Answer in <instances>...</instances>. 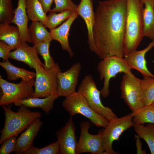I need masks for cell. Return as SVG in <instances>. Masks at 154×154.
<instances>
[{
	"instance_id": "6da1fadb",
	"label": "cell",
	"mask_w": 154,
	"mask_h": 154,
	"mask_svg": "<svg viewBox=\"0 0 154 154\" xmlns=\"http://www.w3.org/2000/svg\"><path fill=\"white\" fill-rule=\"evenodd\" d=\"M127 0L100 1L92 29L94 52L102 59L112 56L124 57Z\"/></svg>"
},
{
	"instance_id": "7a4b0ae2",
	"label": "cell",
	"mask_w": 154,
	"mask_h": 154,
	"mask_svg": "<svg viewBox=\"0 0 154 154\" xmlns=\"http://www.w3.org/2000/svg\"><path fill=\"white\" fill-rule=\"evenodd\" d=\"M127 7L124 56L136 50L144 37L143 3L141 0H127Z\"/></svg>"
},
{
	"instance_id": "3957f363",
	"label": "cell",
	"mask_w": 154,
	"mask_h": 154,
	"mask_svg": "<svg viewBox=\"0 0 154 154\" xmlns=\"http://www.w3.org/2000/svg\"><path fill=\"white\" fill-rule=\"evenodd\" d=\"M2 106L5 121L1 131L0 144L9 137L17 136L36 119L42 117L39 112L31 111L23 106H20L17 112L11 110V105Z\"/></svg>"
},
{
	"instance_id": "277c9868",
	"label": "cell",
	"mask_w": 154,
	"mask_h": 154,
	"mask_svg": "<svg viewBox=\"0 0 154 154\" xmlns=\"http://www.w3.org/2000/svg\"><path fill=\"white\" fill-rule=\"evenodd\" d=\"M62 105L70 116L80 114L97 127L104 128L108 123V120L90 107L84 97L78 92H75L66 97Z\"/></svg>"
},
{
	"instance_id": "5b68a950",
	"label": "cell",
	"mask_w": 154,
	"mask_h": 154,
	"mask_svg": "<svg viewBox=\"0 0 154 154\" xmlns=\"http://www.w3.org/2000/svg\"><path fill=\"white\" fill-rule=\"evenodd\" d=\"M131 69L124 57L112 56L102 59L98 65L97 70L100 79H104L103 86L100 91L102 96L106 98L109 96L110 82L111 78L116 77L119 73H131Z\"/></svg>"
},
{
	"instance_id": "8992f818",
	"label": "cell",
	"mask_w": 154,
	"mask_h": 154,
	"mask_svg": "<svg viewBox=\"0 0 154 154\" xmlns=\"http://www.w3.org/2000/svg\"><path fill=\"white\" fill-rule=\"evenodd\" d=\"M35 80L34 78L28 82L22 80L18 83H11L2 78L0 75V86L2 92L0 105L7 106L33 97Z\"/></svg>"
},
{
	"instance_id": "52a82bcc",
	"label": "cell",
	"mask_w": 154,
	"mask_h": 154,
	"mask_svg": "<svg viewBox=\"0 0 154 154\" xmlns=\"http://www.w3.org/2000/svg\"><path fill=\"white\" fill-rule=\"evenodd\" d=\"M78 92L84 97L94 110L109 121L118 117L111 108L102 104L100 97L101 91L97 89L91 75H87L85 76L80 85Z\"/></svg>"
},
{
	"instance_id": "ba28073f",
	"label": "cell",
	"mask_w": 154,
	"mask_h": 154,
	"mask_svg": "<svg viewBox=\"0 0 154 154\" xmlns=\"http://www.w3.org/2000/svg\"><path fill=\"white\" fill-rule=\"evenodd\" d=\"M36 77L33 97L44 98L57 93V75L61 71L59 65L52 69H46L37 65L35 67Z\"/></svg>"
},
{
	"instance_id": "9c48e42d",
	"label": "cell",
	"mask_w": 154,
	"mask_h": 154,
	"mask_svg": "<svg viewBox=\"0 0 154 154\" xmlns=\"http://www.w3.org/2000/svg\"><path fill=\"white\" fill-rule=\"evenodd\" d=\"M131 113L120 117L112 119L109 121L104 129L102 145L106 154H118L113 149L112 145L114 141L119 140L122 133L131 127L133 123Z\"/></svg>"
},
{
	"instance_id": "30bf717a",
	"label": "cell",
	"mask_w": 154,
	"mask_h": 154,
	"mask_svg": "<svg viewBox=\"0 0 154 154\" xmlns=\"http://www.w3.org/2000/svg\"><path fill=\"white\" fill-rule=\"evenodd\" d=\"M121 97L132 112L144 105L142 97L141 79L132 73H125L121 81Z\"/></svg>"
},
{
	"instance_id": "8fae6325",
	"label": "cell",
	"mask_w": 154,
	"mask_h": 154,
	"mask_svg": "<svg viewBox=\"0 0 154 154\" xmlns=\"http://www.w3.org/2000/svg\"><path fill=\"white\" fill-rule=\"evenodd\" d=\"M80 125V135L76 147V154L88 152L92 154H106L102 145L104 129L99 130L97 134L93 135L88 131L91 125L89 121H82Z\"/></svg>"
},
{
	"instance_id": "7c38bea8",
	"label": "cell",
	"mask_w": 154,
	"mask_h": 154,
	"mask_svg": "<svg viewBox=\"0 0 154 154\" xmlns=\"http://www.w3.org/2000/svg\"><path fill=\"white\" fill-rule=\"evenodd\" d=\"M81 68L80 63L73 64L66 71L58 73L57 93L59 96L65 97L75 91L80 72Z\"/></svg>"
},
{
	"instance_id": "4fadbf2b",
	"label": "cell",
	"mask_w": 154,
	"mask_h": 154,
	"mask_svg": "<svg viewBox=\"0 0 154 154\" xmlns=\"http://www.w3.org/2000/svg\"><path fill=\"white\" fill-rule=\"evenodd\" d=\"M76 127L70 116L64 126L56 132L61 154H76L78 143L75 133Z\"/></svg>"
},
{
	"instance_id": "5bb4252c",
	"label": "cell",
	"mask_w": 154,
	"mask_h": 154,
	"mask_svg": "<svg viewBox=\"0 0 154 154\" xmlns=\"http://www.w3.org/2000/svg\"><path fill=\"white\" fill-rule=\"evenodd\" d=\"M35 47L29 45L27 42H22L15 50L10 52L9 58L23 62L31 68L35 69L37 65L45 68L44 64L39 59Z\"/></svg>"
},
{
	"instance_id": "9a60e30c",
	"label": "cell",
	"mask_w": 154,
	"mask_h": 154,
	"mask_svg": "<svg viewBox=\"0 0 154 154\" xmlns=\"http://www.w3.org/2000/svg\"><path fill=\"white\" fill-rule=\"evenodd\" d=\"M154 47V39L145 48L141 50H136L125 56L126 61L132 68L141 73L143 77H151L154 78V75L148 70L147 66L145 55L147 52Z\"/></svg>"
},
{
	"instance_id": "2e32d148",
	"label": "cell",
	"mask_w": 154,
	"mask_h": 154,
	"mask_svg": "<svg viewBox=\"0 0 154 154\" xmlns=\"http://www.w3.org/2000/svg\"><path fill=\"white\" fill-rule=\"evenodd\" d=\"M43 123V122L39 118L29 125L17 139L14 151L17 153L23 154L29 149L33 145V141Z\"/></svg>"
},
{
	"instance_id": "e0dca14e",
	"label": "cell",
	"mask_w": 154,
	"mask_h": 154,
	"mask_svg": "<svg viewBox=\"0 0 154 154\" xmlns=\"http://www.w3.org/2000/svg\"><path fill=\"white\" fill-rule=\"evenodd\" d=\"M76 13L84 20L86 25L88 34V43L89 48L94 52L95 47L93 36L92 29L95 18V13L92 0H81L76 9Z\"/></svg>"
},
{
	"instance_id": "ac0fdd59",
	"label": "cell",
	"mask_w": 154,
	"mask_h": 154,
	"mask_svg": "<svg viewBox=\"0 0 154 154\" xmlns=\"http://www.w3.org/2000/svg\"><path fill=\"white\" fill-rule=\"evenodd\" d=\"M78 14L74 12L59 27L50 29V33L52 40H57L60 44L62 49L66 50L72 57L74 54L69 44V32L74 21L78 17Z\"/></svg>"
},
{
	"instance_id": "d6986e66",
	"label": "cell",
	"mask_w": 154,
	"mask_h": 154,
	"mask_svg": "<svg viewBox=\"0 0 154 154\" xmlns=\"http://www.w3.org/2000/svg\"><path fill=\"white\" fill-rule=\"evenodd\" d=\"M26 0H18L17 6L14 10V17L12 23L18 27L22 42H27L32 43L28 27L29 20L26 7Z\"/></svg>"
},
{
	"instance_id": "ffe728a7",
	"label": "cell",
	"mask_w": 154,
	"mask_h": 154,
	"mask_svg": "<svg viewBox=\"0 0 154 154\" xmlns=\"http://www.w3.org/2000/svg\"><path fill=\"white\" fill-rule=\"evenodd\" d=\"M59 97L58 94L56 93L44 98L30 97L14 104L17 106H23L27 108H39L47 114L52 109L54 102Z\"/></svg>"
},
{
	"instance_id": "44dd1931",
	"label": "cell",
	"mask_w": 154,
	"mask_h": 154,
	"mask_svg": "<svg viewBox=\"0 0 154 154\" xmlns=\"http://www.w3.org/2000/svg\"><path fill=\"white\" fill-rule=\"evenodd\" d=\"M0 40L9 45L12 50L17 48L22 42L17 27L7 23H0Z\"/></svg>"
},
{
	"instance_id": "7402d4cb",
	"label": "cell",
	"mask_w": 154,
	"mask_h": 154,
	"mask_svg": "<svg viewBox=\"0 0 154 154\" xmlns=\"http://www.w3.org/2000/svg\"><path fill=\"white\" fill-rule=\"evenodd\" d=\"M145 5L143 12V36L154 39V3L152 0H141Z\"/></svg>"
},
{
	"instance_id": "603a6c76",
	"label": "cell",
	"mask_w": 154,
	"mask_h": 154,
	"mask_svg": "<svg viewBox=\"0 0 154 154\" xmlns=\"http://www.w3.org/2000/svg\"><path fill=\"white\" fill-rule=\"evenodd\" d=\"M0 65L6 71L8 80H14L20 78L22 80L28 82L35 78V72L16 67L12 64L8 60L0 62Z\"/></svg>"
},
{
	"instance_id": "cb8c5ba5",
	"label": "cell",
	"mask_w": 154,
	"mask_h": 154,
	"mask_svg": "<svg viewBox=\"0 0 154 154\" xmlns=\"http://www.w3.org/2000/svg\"><path fill=\"white\" fill-rule=\"evenodd\" d=\"M39 21H32L28 27L29 35L33 45L42 42H50L52 40L50 32Z\"/></svg>"
},
{
	"instance_id": "d4e9b609",
	"label": "cell",
	"mask_w": 154,
	"mask_h": 154,
	"mask_svg": "<svg viewBox=\"0 0 154 154\" xmlns=\"http://www.w3.org/2000/svg\"><path fill=\"white\" fill-rule=\"evenodd\" d=\"M26 7L29 19L45 24L47 15L39 0H26Z\"/></svg>"
},
{
	"instance_id": "484cf974",
	"label": "cell",
	"mask_w": 154,
	"mask_h": 154,
	"mask_svg": "<svg viewBox=\"0 0 154 154\" xmlns=\"http://www.w3.org/2000/svg\"><path fill=\"white\" fill-rule=\"evenodd\" d=\"M133 127L137 135L146 142L151 154H154V124L148 123L146 125L133 124Z\"/></svg>"
},
{
	"instance_id": "4316f807",
	"label": "cell",
	"mask_w": 154,
	"mask_h": 154,
	"mask_svg": "<svg viewBox=\"0 0 154 154\" xmlns=\"http://www.w3.org/2000/svg\"><path fill=\"white\" fill-rule=\"evenodd\" d=\"M131 113L134 124H154V108L151 105L143 106Z\"/></svg>"
},
{
	"instance_id": "83f0119b",
	"label": "cell",
	"mask_w": 154,
	"mask_h": 154,
	"mask_svg": "<svg viewBox=\"0 0 154 154\" xmlns=\"http://www.w3.org/2000/svg\"><path fill=\"white\" fill-rule=\"evenodd\" d=\"M141 92L144 106L151 105L154 102V78L145 77L141 80Z\"/></svg>"
},
{
	"instance_id": "f1b7e54d",
	"label": "cell",
	"mask_w": 154,
	"mask_h": 154,
	"mask_svg": "<svg viewBox=\"0 0 154 154\" xmlns=\"http://www.w3.org/2000/svg\"><path fill=\"white\" fill-rule=\"evenodd\" d=\"M50 42H42L33 45L38 54L41 55L44 60L45 68L49 69L54 68L58 65L55 63L51 56L49 51Z\"/></svg>"
},
{
	"instance_id": "f546056e",
	"label": "cell",
	"mask_w": 154,
	"mask_h": 154,
	"mask_svg": "<svg viewBox=\"0 0 154 154\" xmlns=\"http://www.w3.org/2000/svg\"><path fill=\"white\" fill-rule=\"evenodd\" d=\"M73 12L69 10L63 11L58 14L50 12L48 15H47L46 21L44 25L46 28L50 29L55 28L69 18Z\"/></svg>"
},
{
	"instance_id": "4dcf8cb0",
	"label": "cell",
	"mask_w": 154,
	"mask_h": 154,
	"mask_svg": "<svg viewBox=\"0 0 154 154\" xmlns=\"http://www.w3.org/2000/svg\"><path fill=\"white\" fill-rule=\"evenodd\" d=\"M12 0H0V23L9 24L14 14Z\"/></svg>"
},
{
	"instance_id": "1f68e13d",
	"label": "cell",
	"mask_w": 154,
	"mask_h": 154,
	"mask_svg": "<svg viewBox=\"0 0 154 154\" xmlns=\"http://www.w3.org/2000/svg\"><path fill=\"white\" fill-rule=\"evenodd\" d=\"M60 154V149L57 140L43 148H38L33 145L23 154Z\"/></svg>"
},
{
	"instance_id": "d6a6232c",
	"label": "cell",
	"mask_w": 154,
	"mask_h": 154,
	"mask_svg": "<svg viewBox=\"0 0 154 154\" xmlns=\"http://www.w3.org/2000/svg\"><path fill=\"white\" fill-rule=\"evenodd\" d=\"M55 7L50 12H61L67 10L76 12L78 5L75 4L71 0H54Z\"/></svg>"
},
{
	"instance_id": "836d02e7",
	"label": "cell",
	"mask_w": 154,
	"mask_h": 154,
	"mask_svg": "<svg viewBox=\"0 0 154 154\" xmlns=\"http://www.w3.org/2000/svg\"><path fill=\"white\" fill-rule=\"evenodd\" d=\"M16 137H9L2 143L0 148V154H8L14 151L17 141Z\"/></svg>"
},
{
	"instance_id": "e575fe53",
	"label": "cell",
	"mask_w": 154,
	"mask_h": 154,
	"mask_svg": "<svg viewBox=\"0 0 154 154\" xmlns=\"http://www.w3.org/2000/svg\"><path fill=\"white\" fill-rule=\"evenodd\" d=\"M12 50L10 46L4 41H0V57L5 62L9 58L10 50Z\"/></svg>"
},
{
	"instance_id": "d590c367",
	"label": "cell",
	"mask_w": 154,
	"mask_h": 154,
	"mask_svg": "<svg viewBox=\"0 0 154 154\" xmlns=\"http://www.w3.org/2000/svg\"><path fill=\"white\" fill-rule=\"evenodd\" d=\"M135 144L137 149V154H145L146 152L145 150L142 149V143L140 141V137L137 135H135Z\"/></svg>"
},
{
	"instance_id": "8d00e7d4",
	"label": "cell",
	"mask_w": 154,
	"mask_h": 154,
	"mask_svg": "<svg viewBox=\"0 0 154 154\" xmlns=\"http://www.w3.org/2000/svg\"><path fill=\"white\" fill-rule=\"evenodd\" d=\"M53 0H39L46 13L50 12Z\"/></svg>"
},
{
	"instance_id": "74e56055",
	"label": "cell",
	"mask_w": 154,
	"mask_h": 154,
	"mask_svg": "<svg viewBox=\"0 0 154 154\" xmlns=\"http://www.w3.org/2000/svg\"><path fill=\"white\" fill-rule=\"evenodd\" d=\"M151 106L154 108V102L151 105Z\"/></svg>"
},
{
	"instance_id": "f35d334b",
	"label": "cell",
	"mask_w": 154,
	"mask_h": 154,
	"mask_svg": "<svg viewBox=\"0 0 154 154\" xmlns=\"http://www.w3.org/2000/svg\"><path fill=\"white\" fill-rule=\"evenodd\" d=\"M154 3V0H152Z\"/></svg>"
}]
</instances>
